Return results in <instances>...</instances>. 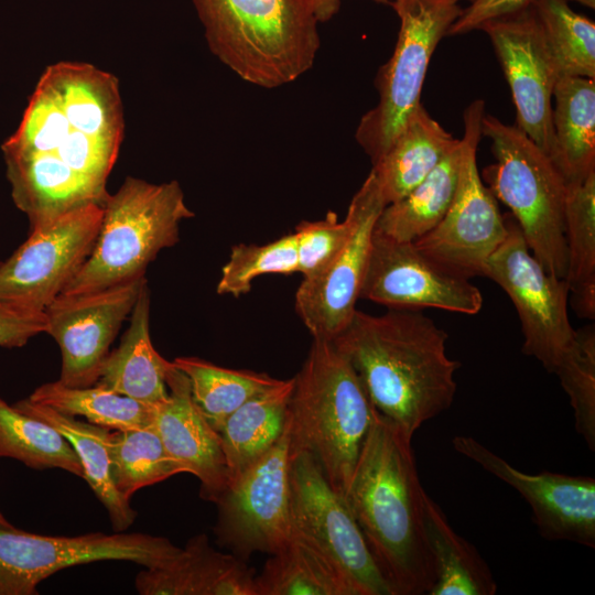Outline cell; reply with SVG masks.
Instances as JSON below:
<instances>
[{
    "label": "cell",
    "mask_w": 595,
    "mask_h": 595,
    "mask_svg": "<svg viewBox=\"0 0 595 595\" xmlns=\"http://www.w3.org/2000/svg\"><path fill=\"white\" fill-rule=\"evenodd\" d=\"M122 137L115 75L84 62L47 66L18 129L1 145L13 203L30 229L104 205Z\"/></svg>",
    "instance_id": "obj_1"
},
{
    "label": "cell",
    "mask_w": 595,
    "mask_h": 595,
    "mask_svg": "<svg viewBox=\"0 0 595 595\" xmlns=\"http://www.w3.org/2000/svg\"><path fill=\"white\" fill-rule=\"evenodd\" d=\"M448 334L422 310H356L331 342L349 361L378 413L413 439L454 400L461 363L446 354Z\"/></svg>",
    "instance_id": "obj_2"
},
{
    "label": "cell",
    "mask_w": 595,
    "mask_h": 595,
    "mask_svg": "<svg viewBox=\"0 0 595 595\" xmlns=\"http://www.w3.org/2000/svg\"><path fill=\"white\" fill-rule=\"evenodd\" d=\"M411 443L375 409L344 496L392 595L429 594L436 578Z\"/></svg>",
    "instance_id": "obj_3"
},
{
    "label": "cell",
    "mask_w": 595,
    "mask_h": 595,
    "mask_svg": "<svg viewBox=\"0 0 595 595\" xmlns=\"http://www.w3.org/2000/svg\"><path fill=\"white\" fill-rule=\"evenodd\" d=\"M210 52L242 80L277 88L314 64L318 20L310 0H193Z\"/></svg>",
    "instance_id": "obj_4"
},
{
    "label": "cell",
    "mask_w": 595,
    "mask_h": 595,
    "mask_svg": "<svg viewBox=\"0 0 595 595\" xmlns=\"http://www.w3.org/2000/svg\"><path fill=\"white\" fill-rule=\"evenodd\" d=\"M289 403L294 453L305 452L343 497L375 408L356 371L331 340L313 338Z\"/></svg>",
    "instance_id": "obj_5"
},
{
    "label": "cell",
    "mask_w": 595,
    "mask_h": 595,
    "mask_svg": "<svg viewBox=\"0 0 595 595\" xmlns=\"http://www.w3.org/2000/svg\"><path fill=\"white\" fill-rule=\"evenodd\" d=\"M193 216L176 181L154 184L128 176L105 201L94 248L61 294L102 290L145 277L149 263L178 241L181 223Z\"/></svg>",
    "instance_id": "obj_6"
},
{
    "label": "cell",
    "mask_w": 595,
    "mask_h": 595,
    "mask_svg": "<svg viewBox=\"0 0 595 595\" xmlns=\"http://www.w3.org/2000/svg\"><path fill=\"white\" fill-rule=\"evenodd\" d=\"M482 134L491 141L496 163L484 177L506 204L536 259L550 274L565 279L566 183L550 158L518 127L484 115Z\"/></svg>",
    "instance_id": "obj_7"
},
{
    "label": "cell",
    "mask_w": 595,
    "mask_h": 595,
    "mask_svg": "<svg viewBox=\"0 0 595 595\" xmlns=\"http://www.w3.org/2000/svg\"><path fill=\"white\" fill-rule=\"evenodd\" d=\"M400 30L390 60L378 73L379 101L360 119L356 140L379 161L418 107L429 62L462 13L456 0H393Z\"/></svg>",
    "instance_id": "obj_8"
},
{
    "label": "cell",
    "mask_w": 595,
    "mask_h": 595,
    "mask_svg": "<svg viewBox=\"0 0 595 595\" xmlns=\"http://www.w3.org/2000/svg\"><path fill=\"white\" fill-rule=\"evenodd\" d=\"M485 102L474 100L464 111V136L458 183L442 220L413 241L414 247L448 272L470 279L482 275L484 266L507 235L496 197L479 175L476 162Z\"/></svg>",
    "instance_id": "obj_9"
},
{
    "label": "cell",
    "mask_w": 595,
    "mask_h": 595,
    "mask_svg": "<svg viewBox=\"0 0 595 595\" xmlns=\"http://www.w3.org/2000/svg\"><path fill=\"white\" fill-rule=\"evenodd\" d=\"M182 548L145 533H87L52 537L0 526V595H33L46 577L69 566L97 561H129L159 567Z\"/></svg>",
    "instance_id": "obj_10"
},
{
    "label": "cell",
    "mask_w": 595,
    "mask_h": 595,
    "mask_svg": "<svg viewBox=\"0 0 595 595\" xmlns=\"http://www.w3.org/2000/svg\"><path fill=\"white\" fill-rule=\"evenodd\" d=\"M504 218L507 235L487 259L482 277L496 282L513 303L523 334L522 353L554 374L575 339L567 313L569 284L544 270L512 215Z\"/></svg>",
    "instance_id": "obj_11"
},
{
    "label": "cell",
    "mask_w": 595,
    "mask_h": 595,
    "mask_svg": "<svg viewBox=\"0 0 595 595\" xmlns=\"http://www.w3.org/2000/svg\"><path fill=\"white\" fill-rule=\"evenodd\" d=\"M290 512L292 533L322 555L355 595H392L344 497L305 452L292 459Z\"/></svg>",
    "instance_id": "obj_12"
},
{
    "label": "cell",
    "mask_w": 595,
    "mask_h": 595,
    "mask_svg": "<svg viewBox=\"0 0 595 595\" xmlns=\"http://www.w3.org/2000/svg\"><path fill=\"white\" fill-rule=\"evenodd\" d=\"M290 425L279 442L234 479L217 499L214 533L236 556L274 554L290 541V472L294 457Z\"/></svg>",
    "instance_id": "obj_13"
},
{
    "label": "cell",
    "mask_w": 595,
    "mask_h": 595,
    "mask_svg": "<svg viewBox=\"0 0 595 595\" xmlns=\"http://www.w3.org/2000/svg\"><path fill=\"white\" fill-rule=\"evenodd\" d=\"M102 218V205L71 212L41 228L0 263V303L44 312L90 255Z\"/></svg>",
    "instance_id": "obj_14"
},
{
    "label": "cell",
    "mask_w": 595,
    "mask_h": 595,
    "mask_svg": "<svg viewBox=\"0 0 595 595\" xmlns=\"http://www.w3.org/2000/svg\"><path fill=\"white\" fill-rule=\"evenodd\" d=\"M385 206L378 180L370 171L348 206L346 242L324 271L303 280L296 290V313L313 338L332 340L357 310L376 223Z\"/></svg>",
    "instance_id": "obj_15"
},
{
    "label": "cell",
    "mask_w": 595,
    "mask_h": 595,
    "mask_svg": "<svg viewBox=\"0 0 595 595\" xmlns=\"http://www.w3.org/2000/svg\"><path fill=\"white\" fill-rule=\"evenodd\" d=\"M145 277L102 290L61 294L44 310L46 328L60 346L58 381L68 387L97 382L122 323L131 314Z\"/></svg>",
    "instance_id": "obj_16"
},
{
    "label": "cell",
    "mask_w": 595,
    "mask_h": 595,
    "mask_svg": "<svg viewBox=\"0 0 595 595\" xmlns=\"http://www.w3.org/2000/svg\"><path fill=\"white\" fill-rule=\"evenodd\" d=\"M359 299L388 309H440L475 315L483 295L470 279L448 272L422 255L413 242L374 232Z\"/></svg>",
    "instance_id": "obj_17"
},
{
    "label": "cell",
    "mask_w": 595,
    "mask_h": 595,
    "mask_svg": "<svg viewBox=\"0 0 595 595\" xmlns=\"http://www.w3.org/2000/svg\"><path fill=\"white\" fill-rule=\"evenodd\" d=\"M517 109V126L550 158L552 95L559 74L532 6L483 23Z\"/></svg>",
    "instance_id": "obj_18"
},
{
    "label": "cell",
    "mask_w": 595,
    "mask_h": 595,
    "mask_svg": "<svg viewBox=\"0 0 595 595\" xmlns=\"http://www.w3.org/2000/svg\"><path fill=\"white\" fill-rule=\"evenodd\" d=\"M454 450L516 489L529 504L548 540L595 547V479L542 472L526 474L472 436L452 439Z\"/></svg>",
    "instance_id": "obj_19"
},
{
    "label": "cell",
    "mask_w": 595,
    "mask_h": 595,
    "mask_svg": "<svg viewBox=\"0 0 595 595\" xmlns=\"http://www.w3.org/2000/svg\"><path fill=\"white\" fill-rule=\"evenodd\" d=\"M166 399L152 407V425L167 454L197 477L203 499L216 502L230 484L218 432L196 405L187 376L171 361Z\"/></svg>",
    "instance_id": "obj_20"
},
{
    "label": "cell",
    "mask_w": 595,
    "mask_h": 595,
    "mask_svg": "<svg viewBox=\"0 0 595 595\" xmlns=\"http://www.w3.org/2000/svg\"><path fill=\"white\" fill-rule=\"evenodd\" d=\"M134 585L141 595H257L255 570L214 549L203 533L167 565L141 571Z\"/></svg>",
    "instance_id": "obj_21"
},
{
    "label": "cell",
    "mask_w": 595,
    "mask_h": 595,
    "mask_svg": "<svg viewBox=\"0 0 595 595\" xmlns=\"http://www.w3.org/2000/svg\"><path fill=\"white\" fill-rule=\"evenodd\" d=\"M170 364L151 342L150 293L145 283L130 314L129 327L119 346L106 357L96 383L155 405L169 394L165 375Z\"/></svg>",
    "instance_id": "obj_22"
},
{
    "label": "cell",
    "mask_w": 595,
    "mask_h": 595,
    "mask_svg": "<svg viewBox=\"0 0 595 595\" xmlns=\"http://www.w3.org/2000/svg\"><path fill=\"white\" fill-rule=\"evenodd\" d=\"M458 142L420 102L383 156L372 164L386 205L413 190Z\"/></svg>",
    "instance_id": "obj_23"
},
{
    "label": "cell",
    "mask_w": 595,
    "mask_h": 595,
    "mask_svg": "<svg viewBox=\"0 0 595 595\" xmlns=\"http://www.w3.org/2000/svg\"><path fill=\"white\" fill-rule=\"evenodd\" d=\"M550 160L566 184L595 172V79L562 76L554 86Z\"/></svg>",
    "instance_id": "obj_24"
},
{
    "label": "cell",
    "mask_w": 595,
    "mask_h": 595,
    "mask_svg": "<svg viewBox=\"0 0 595 595\" xmlns=\"http://www.w3.org/2000/svg\"><path fill=\"white\" fill-rule=\"evenodd\" d=\"M294 379L249 399L234 411L218 431L230 483L269 452L281 439L289 419Z\"/></svg>",
    "instance_id": "obj_25"
},
{
    "label": "cell",
    "mask_w": 595,
    "mask_h": 595,
    "mask_svg": "<svg viewBox=\"0 0 595 595\" xmlns=\"http://www.w3.org/2000/svg\"><path fill=\"white\" fill-rule=\"evenodd\" d=\"M13 407L52 425L64 435L82 463L84 479L107 509L113 530L128 529L133 523L137 512L130 506V500L120 495L112 480L108 453L110 430L76 420L50 407L32 402L28 398L18 401Z\"/></svg>",
    "instance_id": "obj_26"
},
{
    "label": "cell",
    "mask_w": 595,
    "mask_h": 595,
    "mask_svg": "<svg viewBox=\"0 0 595 595\" xmlns=\"http://www.w3.org/2000/svg\"><path fill=\"white\" fill-rule=\"evenodd\" d=\"M462 140L402 198L386 205L376 231L398 241L413 242L431 231L446 214L456 192Z\"/></svg>",
    "instance_id": "obj_27"
},
{
    "label": "cell",
    "mask_w": 595,
    "mask_h": 595,
    "mask_svg": "<svg viewBox=\"0 0 595 595\" xmlns=\"http://www.w3.org/2000/svg\"><path fill=\"white\" fill-rule=\"evenodd\" d=\"M425 532L435 567L429 595H494L497 584L477 549L450 524L440 506L425 493Z\"/></svg>",
    "instance_id": "obj_28"
},
{
    "label": "cell",
    "mask_w": 595,
    "mask_h": 595,
    "mask_svg": "<svg viewBox=\"0 0 595 595\" xmlns=\"http://www.w3.org/2000/svg\"><path fill=\"white\" fill-rule=\"evenodd\" d=\"M565 280L578 317H595V172L584 181L566 184Z\"/></svg>",
    "instance_id": "obj_29"
},
{
    "label": "cell",
    "mask_w": 595,
    "mask_h": 595,
    "mask_svg": "<svg viewBox=\"0 0 595 595\" xmlns=\"http://www.w3.org/2000/svg\"><path fill=\"white\" fill-rule=\"evenodd\" d=\"M256 586L257 595H355L349 583L293 533L256 574Z\"/></svg>",
    "instance_id": "obj_30"
},
{
    "label": "cell",
    "mask_w": 595,
    "mask_h": 595,
    "mask_svg": "<svg viewBox=\"0 0 595 595\" xmlns=\"http://www.w3.org/2000/svg\"><path fill=\"white\" fill-rule=\"evenodd\" d=\"M173 364L188 378L193 399L218 432L227 418L280 379L247 369H230L196 357H177Z\"/></svg>",
    "instance_id": "obj_31"
},
{
    "label": "cell",
    "mask_w": 595,
    "mask_h": 595,
    "mask_svg": "<svg viewBox=\"0 0 595 595\" xmlns=\"http://www.w3.org/2000/svg\"><path fill=\"white\" fill-rule=\"evenodd\" d=\"M28 399L89 423L112 430H131L152 424V407L97 383L68 387L58 380L37 387Z\"/></svg>",
    "instance_id": "obj_32"
},
{
    "label": "cell",
    "mask_w": 595,
    "mask_h": 595,
    "mask_svg": "<svg viewBox=\"0 0 595 595\" xmlns=\"http://www.w3.org/2000/svg\"><path fill=\"white\" fill-rule=\"evenodd\" d=\"M0 457L14 458L34 469L61 468L84 478L82 463L63 434L1 398Z\"/></svg>",
    "instance_id": "obj_33"
},
{
    "label": "cell",
    "mask_w": 595,
    "mask_h": 595,
    "mask_svg": "<svg viewBox=\"0 0 595 595\" xmlns=\"http://www.w3.org/2000/svg\"><path fill=\"white\" fill-rule=\"evenodd\" d=\"M108 453L113 484L128 500L140 488L184 473L167 454L152 424L110 432Z\"/></svg>",
    "instance_id": "obj_34"
},
{
    "label": "cell",
    "mask_w": 595,
    "mask_h": 595,
    "mask_svg": "<svg viewBox=\"0 0 595 595\" xmlns=\"http://www.w3.org/2000/svg\"><path fill=\"white\" fill-rule=\"evenodd\" d=\"M549 51L562 76L595 79V23L565 0H533Z\"/></svg>",
    "instance_id": "obj_35"
},
{
    "label": "cell",
    "mask_w": 595,
    "mask_h": 595,
    "mask_svg": "<svg viewBox=\"0 0 595 595\" xmlns=\"http://www.w3.org/2000/svg\"><path fill=\"white\" fill-rule=\"evenodd\" d=\"M554 374L570 398L575 429L595 450V327L575 329V339Z\"/></svg>",
    "instance_id": "obj_36"
},
{
    "label": "cell",
    "mask_w": 595,
    "mask_h": 595,
    "mask_svg": "<svg viewBox=\"0 0 595 595\" xmlns=\"http://www.w3.org/2000/svg\"><path fill=\"white\" fill-rule=\"evenodd\" d=\"M298 272L294 234L285 235L264 245H235L221 269L218 294L238 298L250 291L252 281L264 274Z\"/></svg>",
    "instance_id": "obj_37"
},
{
    "label": "cell",
    "mask_w": 595,
    "mask_h": 595,
    "mask_svg": "<svg viewBox=\"0 0 595 595\" xmlns=\"http://www.w3.org/2000/svg\"><path fill=\"white\" fill-rule=\"evenodd\" d=\"M294 238L298 272L303 280L312 279L324 271L339 252L349 235V221H339L334 212L323 219L302 221L295 227Z\"/></svg>",
    "instance_id": "obj_38"
},
{
    "label": "cell",
    "mask_w": 595,
    "mask_h": 595,
    "mask_svg": "<svg viewBox=\"0 0 595 595\" xmlns=\"http://www.w3.org/2000/svg\"><path fill=\"white\" fill-rule=\"evenodd\" d=\"M44 312L24 311L0 303V347H21L45 333Z\"/></svg>",
    "instance_id": "obj_39"
},
{
    "label": "cell",
    "mask_w": 595,
    "mask_h": 595,
    "mask_svg": "<svg viewBox=\"0 0 595 595\" xmlns=\"http://www.w3.org/2000/svg\"><path fill=\"white\" fill-rule=\"evenodd\" d=\"M533 0H475L462 10L446 35L465 34L490 20L509 15L531 6Z\"/></svg>",
    "instance_id": "obj_40"
},
{
    "label": "cell",
    "mask_w": 595,
    "mask_h": 595,
    "mask_svg": "<svg viewBox=\"0 0 595 595\" xmlns=\"http://www.w3.org/2000/svg\"><path fill=\"white\" fill-rule=\"evenodd\" d=\"M380 3L391 4L393 0H375ZM318 22L329 20L338 10L339 0H310Z\"/></svg>",
    "instance_id": "obj_41"
},
{
    "label": "cell",
    "mask_w": 595,
    "mask_h": 595,
    "mask_svg": "<svg viewBox=\"0 0 595 595\" xmlns=\"http://www.w3.org/2000/svg\"><path fill=\"white\" fill-rule=\"evenodd\" d=\"M565 1H574V2H577L582 6H585L589 9H594L595 8V0H565Z\"/></svg>",
    "instance_id": "obj_42"
},
{
    "label": "cell",
    "mask_w": 595,
    "mask_h": 595,
    "mask_svg": "<svg viewBox=\"0 0 595 595\" xmlns=\"http://www.w3.org/2000/svg\"><path fill=\"white\" fill-rule=\"evenodd\" d=\"M0 526L1 527H11L12 524L3 517V515L0 512Z\"/></svg>",
    "instance_id": "obj_43"
},
{
    "label": "cell",
    "mask_w": 595,
    "mask_h": 595,
    "mask_svg": "<svg viewBox=\"0 0 595 595\" xmlns=\"http://www.w3.org/2000/svg\"><path fill=\"white\" fill-rule=\"evenodd\" d=\"M456 1L459 2L461 0H456ZM467 1L473 2V1H475V0H467Z\"/></svg>",
    "instance_id": "obj_44"
}]
</instances>
